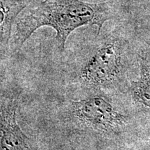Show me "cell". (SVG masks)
<instances>
[{
  "label": "cell",
  "mask_w": 150,
  "mask_h": 150,
  "mask_svg": "<svg viewBox=\"0 0 150 150\" xmlns=\"http://www.w3.org/2000/svg\"><path fill=\"white\" fill-rule=\"evenodd\" d=\"M37 0H0V40L1 51L6 47L11 38L13 24L24 9Z\"/></svg>",
  "instance_id": "5b68a950"
},
{
  "label": "cell",
  "mask_w": 150,
  "mask_h": 150,
  "mask_svg": "<svg viewBox=\"0 0 150 150\" xmlns=\"http://www.w3.org/2000/svg\"><path fill=\"white\" fill-rule=\"evenodd\" d=\"M115 8L108 1L85 2L81 0H37L17 19L11 35V49L18 52L31 35L42 27L56 31L55 40L61 52L72 31L86 25L97 27L98 35L105 22L115 18Z\"/></svg>",
  "instance_id": "6da1fadb"
},
{
  "label": "cell",
  "mask_w": 150,
  "mask_h": 150,
  "mask_svg": "<svg viewBox=\"0 0 150 150\" xmlns=\"http://www.w3.org/2000/svg\"><path fill=\"white\" fill-rule=\"evenodd\" d=\"M70 102L72 115L88 129L109 132L125 122L126 117L118 112L108 97L102 93Z\"/></svg>",
  "instance_id": "3957f363"
},
{
  "label": "cell",
  "mask_w": 150,
  "mask_h": 150,
  "mask_svg": "<svg viewBox=\"0 0 150 150\" xmlns=\"http://www.w3.org/2000/svg\"><path fill=\"white\" fill-rule=\"evenodd\" d=\"M83 49L77 77L81 85L91 89L109 88L122 70V42L113 34L100 37Z\"/></svg>",
  "instance_id": "7a4b0ae2"
},
{
  "label": "cell",
  "mask_w": 150,
  "mask_h": 150,
  "mask_svg": "<svg viewBox=\"0 0 150 150\" xmlns=\"http://www.w3.org/2000/svg\"><path fill=\"white\" fill-rule=\"evenodd\" d=\"M16 100H2L1 103V150H29L27 138L17 122Z\"/></svg>",
  "instance_id": "277c9868"
},
{
  "label": "cell",
  "mask_w": 150,
  "mask_h": 150,
  "mask_svg": "<svg viewBox=\"0 0 150 150\" xmlns=\"http://www.w3.org/2000/svg\"><path fill=\"white\" fill-rule=\"evenodd\" d=\"M141 75L139 80L134 83L133 97L137 102L150 107V61L141 59Z\"/></svg>",
  "instance_id": "8992f818"
}]
</instances>
